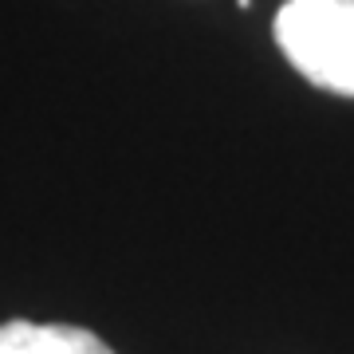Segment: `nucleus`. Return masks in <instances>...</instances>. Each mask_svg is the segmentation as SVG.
<instances>
[{
    "instance_id": "obj_1",
    "label": "nucleus",
    "mask_w": 354,
    "mask_h": 354,
    "mask_svg": "<svg viewBox=\"0 0 354 354\" xmlns=\"http://www.w3.org/2000/svg\"><path fill=\"white\" fill-rule=\"evenodd\" d=\"M276 44L315 87L354 95V0H288L276 12Z\"/></svg>"
},
{
    "instance_id": "obj_2",
    "label": "nucleus",
    "mask_w": 354,
    "mask_h": 354,
    "mask_svg": "<svg viewBox=\"0 0 354 354\" xmlns=\"http://www.w3.org/2000/svg\"><path fill=\"white\" fill-rule=\"evenodd\" d=\"M0 354H114L99 335L67 323H0Z\"/></svg>"
}]
</instances>
